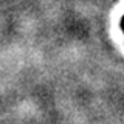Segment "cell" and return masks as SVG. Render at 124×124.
<instances>
[{
    "instance_id": "6da1fadb",
    "label": "cell",
    "mask_w": 124,
    "mask_h": 124,
    "mask_svg": "<svg viewBox=\"0 0 124 124\" xmlns=\"http://www.w3.org/2000/svg\"><path fill=\"white\" fill-rule=\"evenodd\" d=\"M119 30H121V33L124 36V14L121 16V19H119Z\"/></svg>"
}]
</instances>
